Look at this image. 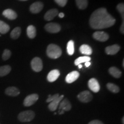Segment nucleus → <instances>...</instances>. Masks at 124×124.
<instances>
[{
	"mask_svg": "<svg viewBox=\"0 0 124 124\" xmlns=\"http://www.w3.org/2000/svg\"><path fill=\"white\" fill-rule=\"evenodd\" d=\"M90 25L94 29H102L112 27L116 23V19L107 11L105 8L95 10L90 18Z\"/></svg>",
	"mask_w": 124,
	"mask_h": 124,
	"instance_id": "f257e3e1",
	"label": "nucleus"
},
{
	"mask_svg": "<svg viewBox=\"0 0 124 124\" xmlns=\"http://www.w3.org/2000/svg\"><path fill=\"white\" fill-rule=\"evenodd\" d=\"M62 51L60 48L57 45L51 44L47 46L46 55L51 59H58L62 55Z\"/></svg>",
	"mask_w": 124,
	"mask_h": 124,
	"instance_id": "f03ea898",
	"label": "nucleus"
},
{
	"mask_svg": "<svg viewBox=\"0 0 124 124\" xmlns=\"http://www.w3.org/2000/svg\"><path fill=\"white\" fill-rule=\"evenodd\" d=\"M35 117V113L33 111L27 110L20 113L18 116V119L21 122H27L33 120Z\"/></svg>",
	"mask_w": 124,
	"mask_h": 124,
	"instance_id": "7ed1b4c3",
	"label": "nucleus"
},
{
	"mask_svg": "<svg viewBox=\"0 0 124 124\" xmlns=\"http://www.w3.org/2000/svg\"><path fill=\"white\" fill-rule=\"evenodd\" d=\"M31 64L32 70L35 72H40L42 70L43 67L42 60L38 57L33 58L31 61Z\"/></svg>",
	"mask_w": 124,
	"mask_h": 124,
	"instance_id": "20e7f679",
	"label": "nucleus"
},
{
	"mask_svg": "<svg viewBox=\"0 0 124 124\" xmlns=\"http://www.w3.org/2000/svg\"><path fill=\"white\" fill-rule=\"evenodd\" d=\"M78 98L80 102L87 103L90 102L93 99V95L89 91H83L78 95Z\"/></svg>",
	"mask_w": 124,
	"mask_h": 124,
	"instance_id": "39448f33",
	"label": "nucleus"
},
{
	"mask_svg": "<svg viewBox=\"0 0 124 124\" xmlns=\"http://www.w3.org/2000/svg\"><path fill=\"white\" fill-rule=\"evenodd\" d=\"M39 95L37 94H32L28 95L24 101V105L26 107H29L35 104L38 100Z\"/></svg>",
	"mask_w": 124,
	"mask_h": 124,
	"instance_id": "423d86ee",
	"label": "nucleus"
},
{
	"mask_svg": "<svg viewBox=\"0 0 124 124\" xmlns=\"http://www.w3.org/2000/svg\"><path fill=\"white\" fill-rule=\"evenodd\" d=\"M45 29L49 33H58L61 30V27L59 24H56V23H51L46 25Z\"/></svg>",
	"mask_w": 124,
	"mask_h": 124,
	"instance_id": "0eeeda50",
	"label": "nucleus"
},
{
	"mask_svg": "<svg viewBox=\"0 0 124 124\" xmlns=\"http://www.w3.org/2000/svg\"><path fill=\"white\" fill-rule=\"evenodd\" d=\"M93 38L98 41H106L109 38V36L107 33L105 32H102V31H97V32H94L93 33Z\"/></svg>",
	"mask_w": 124,
	"mask_h": 124,
	"instance_id": "6e6552de",
	"label": "nucleus"
},
{
	"mask_svg": "<svg viewBox=\"0 0 124 124\" xmlns=\"http://www.w3.org/2000/svg\"><path fill=\"white\" fill-rule=\"evenodd\" d=\"M88 86L89 89L94 93H98L100 90V85L95 78H91L89 80Z\"/></svg>",
	"mask_w": 124,
	"mask_h": 124,
	"instance_id": "1a4fd4ad",
	"label": "nucleus"
},
{
	"mask_svg": "<svg viewBox=\"0 0 124 124\" xmlns=\"http://www.w3.org/2000/svg\"><path fill=\"white\" fill-rule=\"evenodd\" d=\"M80 74L77 71H74L70 72L66 77V82L68 83H72L78 79Z\"/></svg>",
	"mask_w": 124,
	"mask_h": 124,
	"instance_id": "9d476101",
	"label": "nucleus"
},
{
	"mask_svg": "<svg viewBox=\"0 0 124 124\" xmlns=\"http://www.w3.org/2000/svg\"><path fill=\"white\" fill-rule=\"evenodd\" d=\"M43 8V4L41 2H34L31 5L29 10L32 13H38Z\"/></svg>",
	"mask_w": 124,
	"mask_h": 124,
	"instance_id": "9b49d317",
	"label": "nucleus"
},
{
	"mask_svg": "<svg viewBox=\"0 0 124 124\" xmlns=\"http://www.w3.org/2000/svg\"><path fill=\"white\" fill-rule=\"evenodd\" d=\"M60 76V72L58 70H53L49 72L47 75V80L49 82H54L58 79Z\"/></svg>",
	"mask_w": 124,
	"mask_h": 124,
	"instance_id": "f8f14e48",
	"label": "nucleus"
},
{
	"mask_svg": "<svg viewBox=\"0 0 124 124\" xmlns=\"http://www.w3.org/2000/svg\"><path fill=\"white\" fill-rule=\"evenodd\" d=\"M71 108H72V106H71L70 102L67 99H64L60 102L59 109L63 110L64 111H68L70 110Z\"/></svg>",
	"mask_w": 124,
	"mask_h": 124,
	"instance_id": "ddd939ff",
	"label": "nucleus"
},
{
	"mask_svg": "<svg viewBox=\"0 0 124 124\" xmlns=\"http://www.w3.org/2000/svg\"><path fill=\"white\" fill-rule=\"evenodd\" d=\"M63 97H64V95H60L58 98L56 99V100H54L53 101L51 102L50 103H49V104L48 105V108L50 110V111H55L58 108V107L59 105L60 102L62 101V100H63Z\"/></svg>",
	"mask_w": 124,
	"mask_h": 124,
	"instance_id": "4468645a",
	"label": "nucleus"
},
{
	"mask_svg": "<svg viewBox=\"0 0 124 124\" xmlns=\"http://www.w3.org/2000/svg\"><path fill=\"white\" fill-rule=\"evenodd\" d=\"M120 50V46L117 44H114L111 46H107L105 49V52L108 55H116Z\"/></svg>",
	"mask_w": 124,
	"mask_h": 124,
	"instance_id": "2eb2a0df",
	"label": "nucleus"
},
{
	"mask_svg": "<svg viewBox=\"0 0 124 124\" xmlns=\"http://www.w3.org/2000/svg\"><path fill=\"white\" fill-rule=\"evenodd\" d=\"M58 10L56 9H52L46 12L44 15V19L46 21H51L58 15Z\"/></svg>",
	"mask_w": 124,
	"mask_h": 124,
	"instance_id": "dca6fc26",
	"label": "nucleus"
},
{
	"mask_svg": "<svg viewBox=\"0 0 124 124\" xmlns=\"http://www.w3.org/2000/svg\"><path fill=\"white\" fill-rule=\"evenodd\" d=\"M20 93V90L16 87H9L5 90V94L12 97H16L19 95Z\"/></svg>",
	"mask_w": 124,
	"mask_h": 124,
	"instance_id": "f3484780",
	"label": "nucleus"
},
{
	"mask_svg": "<svg viewBox=\"0 0 124 124\" xmlns=\"http://www.w3.org/2000/svg\"><path fill=\"white\" fill-rule=\"evenodd\" d=\"M2 15L4 16L5 17L8 18L9 20H15L16 18L17 17V15L16 12L14 10H12V9H8L5 10L3 12Z\"/></svg>",
	"mask_w": 124,
	"mask_h": 124,
	"instance_id": "a211bd4d",
	"label": "nucleus"
},
{
	"mask_svg": "<svg viewBox=\"0 0 124 124\" xmlns=\"http://www.w3.org/2000/svg\"><path fill=\"white\" fill-rule=\"evenodd\" d=\"M110 74L116 78H120L121 77L122 72L116 67H111L108 70Z\"/></svg>",
	"mask_w": 124,
	"mask_h": 124,
	"instance_id": "6ab92c4d",
	"label": "nucleus"
},
{
	"mask_svg": "<svg viewBox=\"0 0 124 124\" xmlns=\"http://www.w3.org/2000/svg\"><path fill=\"white\" fill-rule=\"evenodd\" d=\"M79 51L82 54H84L86 55H90L93 53L92 48L87 44L82 45L80 46Z\"/></svg>",
	"mask_w": 124,
	"mask_h": 124,
	"instance_id": "aec40b11",
	"label": "nucleus"
},
{
	"mask_svg": "<svg viewBox=\"0 0 124 124\" xmlns=\"http://www.w3.org/2000/svg\"><path fill=\"white\" fill-rule=\"evenodd\" d=\"M27 33L28 36L30 39H33L36 35V28L33 25H29L27 28Z\"/></svg>",
	"mask_w": 124,
	"mask_h": 124,
	"instance_id": "412c9836",
	"label": "nucleus"
},
{
	"mask_svg": "<svg viewBox=\"0 0 124 124\" xmlns=\"http://www.w3.org/2000/svg\"><path fill=\"white\" fill-rule=\"evenodd\" d=\"M11 71V67L8 65L0 67V77H4L10 73Z\"/></svg>",
	"mask_w": 124,
	"mask_h": 124,
	"instance_id": "4be33fe9",
	"label": "nucleus"
},
{
	"mask_svg": "<svg viewBox=\"0 0 124 124\" xmlns=\"http://www.w3.org/2000/svg\"><path fill=\"white\" fill-rule=\"evenodd\" d=\"M21 29L20 27H16L13 29L10 33V37L13 39H17L21 35Z\"/></svg>",
	"mask_w": 124,
	"mask_h": 124,
	"instance_id": "5701e85b",
	"label": "nucleus"
},
{
	"mask_svg": "<svg viewBox=\"0 0 124 124\" xmlns=\"http://www.w3.org/2000/svg\"><path fill=\"white\" fill-rule=\"evenodd\" d=\"M91 60V58L89 56H81L79 57L77 59L75 60V65L76 66H78L79 64H80L82 63H86V62H90Z\"/></svg>",
	"mask_w": 124,
	"mask_h": 124,
	"instance_id": "b1692460",
	"label": "nucleus"
},
{
	"mask_svg": "<svg viewBox=\"0 0 124 124\" xmlns=\"http://www.w3.org/2000/svg\"><path fill=\"white\" fill-rule=\"evenodd\" d=\"M76 4L79 9H85L87 7L88 1L87 0H75Z\"/></svg>",
	"mask_w": 124,
	"mask_h": 124,
	"instance_id": "393cba45",
	"label": "nucleus"
},
{
	"mask_svg": "<svg viewBox=\"0 0 124 124\" xmlns=\"http://www.w3.org/2000/svg\"><path fill=\"white\" fill-rule=\"evenodd\" d=\"M10 29V27L4 21L0 20V33L1 34H5L7 33Z\"/></svg>",
	"mask_w": 124,
	"mask_h": 124,
	"instance_id": "a878e982",
	"label": "nucleus"
},
{
	"mask_svg": "<svg viewBox=\"0 0 124 124\" xmlns=\"http://www.w3.org/2000/svg\"><path fill=\"white\" fill-rule=\"evenodd\" d=\"M107 88H108V90H110L111 92L113 93H118L120 91V88L117 85L114 84V83H108L106 85Z\"/></svg>",
	"mask_w": 124,
	"mask_h": 124,
	"instance_id": "bb28decb",
	"label": "nucleus"
},
{
	"mask_svg": "<svg viewBox=\"0 0 124 124\" xmlns=\"http://www.w3.org/2000/svg\"><path fill=\"white\" fill-rule=\"evenodd\" d=\"M67 50L69 55H72L74 53V42L72 40H70L67 43Z\"/></svg>",
	"mask_w": 124,
	"mask_h": 124,
	"instance_id": "cd10ccee",
	"label": "nucleus"
},
{
	"mask_svg": "<svg viewBox=\"0 0 124 124\" xmlns=\"http://www.w3.org/2000/svg\"><path fill=\"white\" fill-rule=\"evenodd\" d=\"M12 53H11V51L8 49H5L4 51L2 54V59L4 60H8L10 57L11 56Z\"/></svg>",
	"mask_w": 124,
	"mask_h": 124,
	"instance_id": "c85d7f7f",
	"label": "nucleus"
},
{
	"mask_svg": "<svg viewBox=\"0 0 124 124\" xmlns=\"http://www.w3.org/2000/svg\"><path fill=\"white\" fill-rule=\"evenodd\" d=\"M117 9L120 12L121 15L122 20L124 19V4L123 3H120L117 6Z\"/></svg>",
	"mask_w": 124,
	"mask_h": 124,
	"instance_id": "c756f323",
	"label": "nucleus"
},
{
	"mask_svg": "<svg viewBox=\"0 0 124 124\" xmlns=\"http://www.w3.org/2000/svg\"><path fill=\"white\" fill-rule=\"evenodd\" d=\"M59 94H56L55 95H49V97L48 98L47 100H46V102H49L50 103L51 102L53 101L56 100L57 98H58L59 97Z\"/></svg>",
	"mask_w": 124,
	"mask_h": 124,
	"instance_id": "7c9ffc66",
	"label": "nucleus"
},
{
	"mask_svg": "<svg viewBox=\"0 0 124 124\" xmlns=\"http://www.w3.org/2000/svg\"><path fill=\"white\" fill-rule=\"evenodd\" d=\"M55 1L56 4L62 7H64L67 2V0H55Z\"/></svg>",
	"mask_w": 124,
	"mask_h": 124,
	"instance_id": "2f4dec72",
	"label": "nucleus"
},
{
	"mask_svg": "<svg viewBox=\"0 0 124 124\" xmlns=\"http://www.w3.org/2000/svg\"><path fill=\"white\" fill-rule=\"evenodd\" d=\"M88 124H103V123L100 120H95L91 121Z\"/></svg>",
	"mask_w": 124,
	"mask_h": 124,
	"instance_id": "473e14b6",
	"label": "nucleus"
},
{
	"mask_svg": "<svg viewBox=\"0 0 124 124\" xmlns=\"http://www.w3.org/2000/svg\"><path fill=\"white\" fill-rule=\"evenodd\" d=\"M124 22L123 21V22H122V23L121 26V27H120V31H121V32L122 34L124 33Z\"/></svg>",
	"mask_w": 124,
	"mask_h": 124,
	"instance_id": "72a5a7b5",
	"label": "nucleus"
},
{
	"mask_svg": "<svg viewBox=\"0 0 124 124\" xmlns=\"http://www.w3.org/2000/svg\"><path fill=\"white\" fill-rule=\"evenodd\" d=\"M90 65H91V63L90 62H87L85 63V66H86L87 67H88L90 66Z\"/></svg>",
	"mask_w": 124,
	"mask_h": 124,
	"instance_id": "f704fd0d",
	"label": "nucleus"
},
{
	"mask_svg": "<svg viewBox=\"0 0 124 124\" xmlns=\"http://www.w3.org/2000/svg\"><path fill=\"white\" fill-rule=\"evenodd\" d=\"M64 111L63 110H59V114H60V115H62V114H64Z\"/></svg>",
	"mask_w": 124,
	"mask_h": 124,
	"instance_id": "c9c22d12",
	"label": "nucleus"
},
{
	"mask_svg": "<svg viewBox=\"0 0 124 124\" xmlns=\"http://www.w3.org/2000/svg\"><path fill=\"white\" fill-rule=\"evenodd\" d=\"M64 13H60L59 14V17L60 18H63V17H64Z\"/></svg>",
	"mask_w": 124,
	"mask_h": 124,
	"instance_id": "e433bc0d",
	"label": "nucleus"
},
{
	"mask_svg": "<svg viewBox=\"0 0 124 124\" xmlns=\"http://www.w3.org/2000/svg\"><path fill=\"white\" fill-rule=\"evenodd\" d=\"M122 124H124V117H123L122 118Z\"/></svg>",
	"mask_w": 124,
	"mask_h": 124,
	"instance_id": "4c0bfd02",
	"label": "nucleus"
},
{
	"mask_svg": "<svg viewBox=\"0 0 124 124\" xmlns=\"http://www.w3.org/2000/svg\"><path fill=\"white\" fill-rule=\"evenodd\" d=\"M78 66H79V69H80L82 67V66L81 64H79Z\"/></svg>",
	"mask_w": 124,
	"mask_h": 124,
	"instance_id": "58836bf2",
	"label": "nucleus"
},
{
	"mask_svg": "<svg viewBox=\"0 0 124 124\" xmlns=\"http://www.w3.org/2000/svg\"><path fill=\"white\" fill-rule=\"evenodd\" d=\"M122 66H123V67H124V60H123V63H122Z\"/></svg>",
	"mask_w": 124,
	"mask_h": 124,
	"instance_id": "ea45409f",
	"label": "nucleus"
},
{
	"mask_svg": "<svg viewBox=\"0 0 124 124\" xmlns=\"http://www.w3.org/2000/svg\"><path fill=\"white\" fill-rule=\"evenodd\" d=\"M21 1H27V0H21Z\"/></svg>",
	"mask_w": 124,
	"mask_h": 124,
	"instance_id": "a19ab883",
	"label": "nucleus"
}]
</instances>
